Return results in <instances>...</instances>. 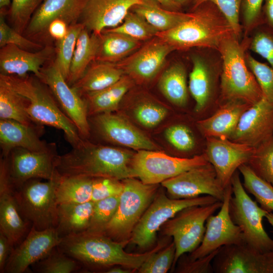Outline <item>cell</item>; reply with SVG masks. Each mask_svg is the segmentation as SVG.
I'll return each mask as SVG.
<instances>
[{
  "mask_svg": "<svg viewBox=\"0 0 273 273\" xmlns=\"http://www.w3.org/2000/svg\"><path fill=\"white\" fill-rule=\"evenodd\" d=\"M7 44H14L23 50H39L42 48L41 44L23 36L14 28L10 27L5 22L3 14L0 17V47Z\"/></svg>",
  "mask_w": 273,
  "mask_h": 273,
  "instance_id": "52",
  "label": "cell"
},
{
  "mask_svg": "<svg viewBox=\"0 0 273 273\" xmlns=\"http://www.w3.org/2000/svg\"><path fill=\"white\" fill-rule=\"evenodd\" d=\"M105 272L107 273H129L132 270L124 268L121 266L115 265L108 268Z\"/></svg>",
  "mask_w": 273,
  "mask_h": 273,
  "instance_id": "59",
  "label": "cell"
},
{
  "mask_svg": "<svg viewBox=\"0 0 273 273\" xmlns=\"http://www.w3.org/2000/svg\"><path fill=\"white\" fill-rule=\"evenodd\" d=\"M178 5H179L180 7H183L184 6H185L191 3L192 5L193 4V2L194 0H171Z\"/></svg>",
  "mask_w": 273,
  "mask_h": 273,
  "instance_id": "60",
  "label": "cell"
},
{
  "mask_svg": "<svg viewBox=\"0 0 273 273\" xmlns=\"http://www.w3.org/2000/svg\"><path fill=\"white\" fill-rule=\"evenodd\" d=\"M246 164L273 186V136L255 148Z\"/></svg>",
  "mask_w": 273,
  "mask_h": 273,
  "instance_id": "42",
  "label": "cell"
},
{
  "mask_svg": "<svg viewBox=\"0 0 273 273\" xmlns=\"http://www.w3.org/2000/svg\"><path fill=\"white\" fill-rule=\"evenodd\" d=\"M238 169L243 176L245 190L255 197L262 208L273 212V186L259 177L246 164L241 165Z\"/></svg>",
  "mask_w": 273,
  "mask_h": 273,
  "instance_id": "38",
  "label": "cell"
},
{
  "mask_svg": "<svg viewBox=\"0 0 273 273\" xmlns=\"http://www.w3.org/2000/svg\"><path fill=\"white\" fill-rule=\"evenodd\" d=\"M192 69L189 75V90L194 98L196 112L203 110L212 94L216 68L215 62L201 55L191 57Z\"/></svg>",
  "mask_w": 273,
  "mask_h": 273,
  "instance_id": "28",
  "label": "cell"
},
{
  "mask_svg": "<svg viewBox=\"0 0 273 273\" xmlns=\"http://www.w3.org/2000/svg\"><path fill=\"white\" fill-rule=\"evenodd\" d=\"M273 136V104L263 97L241 115L229 138L257 148Z\"/></svg>",
  "mask_w": 273,
  "mask_h": 273,
  "instance_id": "20",
  "label": "cell"
},
{
  "mask_svg": "<svg viewBox=\"0 0 273 273\" xmlns=\"http://www.w3.org/2000/svg\"><path fill=\"white\" fill-rule=\"evenodd\" d=\"M123 190L122 180L105 177H93L92 201L96 202L119 196Z\"/></svg>",
  "mask_w": 273,
  "mask_h": 273,
  "instance_id": "54",
  "label": "cell"
},
{
  "mask_svg": "<svg viewBox=\"0 0 273 273\" xmlns=\"http://www.w3.org/2000/svg\"><path fill=\"white\" fill-rule=\"evenodd\" d=\"M161 185L166 190L168 196L173 199L193 198L206 195L222 201L225 192V188L209 162L168 179Z\"/></svg>",
  "mask_w": 273,
  "mask_h": 273,
  "instance_id": "15",
  "label": "cell"
},
{
  "mask_svg": "<svg viewBox=\"0 0 273 273\" xmlns=\"http://www.w3.org/2000/svg\"><path fill=\"white\" fill-rule=\"evenodd\" d=\"M106 30L120 33L140 41L151 39L158 33L144 18L130 10L121 24Z\"/></svg>",
  "mask_w": 273,
  "mask_h": 273,
  "instance_id": "41",
  "label": "cell"
},
{
  "mask_svg": "<svg viewBox=\"0 0 273 273\" xmlns=\"http://www.w3.org/2000/svg\"><path fill=\"white\" fill-rule=\"evenodd\" d=\"M264 0H243L240 15L242 18V29L244 37L248 36L258 25L264 23L262 7Z\"/></svg>",
  "mask_w": 273,
  "mask_h": 273,
  "instance_id": "50",
  "label": "cell"
},
{
  "mask_svg": "<svg viewBox=\"0 0 273 273\" xmlns=\"http://www.w3.org/2000/svg\"><path fill=\"white\" fill-rule=\"evenodd\" d=\"M41 75L40 80L49 87L62 111L86 140L90 136V128L83 98L68 84L55 62L42 67Z\"/></svg>",
  "mask_w": 273,
  "mask_h": 273,
  "instance_id": "12",
  "label": "cell"
},
{
  "mask_svg": "<svg viewBox=\"0 0 273 273\" xmlns=\"http://www.w3.org/2000/svg\"><path fill=\"white\" fill-rule=\"evenodd\" d=\"M43 0H12L10 11L13 28L22 33Z\"/></svg>",
  "mask_w": 273,
  "mask_h": 273,
  "instance_id": "47",
  "label": "cell"
},
{
  "mask_svg": "<svg viewBox=\"0 0 273 273\" xmlns=\"http://www.w3.org/2000/svg\"><path fill=\"white\" fill-rule=\"evenodd\" d=\"M265 218L273 228V212H267L265 215Z\"/></svg>",
  "mask_w": 273,
  "mask_h": 273,
  "instance_id": "61",
  "label": "cell"
},
{
  "mask_svg": "<svg viewBox=\"0 0 273 273\" xmlns=\"http://www.w3.org/2000/svg\"><path fill=\"white\" fill-rule=\"evenodd\" d=\"M134 154L127 150L95 145L83 140L70 152L57 156L56 168L61 176L105 177L122 180L134 177L131 165Z\"/></svg>",
  "mask_w": 273,
  "mask_h": 273,
  "instance_id": "2",
  "label": "cell"
},
{
  "mask_svg": "<svg viewBox=\"0 0 273 273\" xmlns=\"http://www.w3.org/2000/svg\"><path fill=\"white\" fill-rule=\"evenodd\" d=\"M167 141L177 150L188 152L192 150L195 145V138L191 130L182 124H175L165 130Z\"/></svg>",
  "mask_w": 273,
  "mask_h": 273,
  "instance_id": "53",
  "label": "cell"
},
{
  "mask_svg": "<svg viewBox=\"0 0 273 273\" xmlns=\"http://www.w3.org/2000/svg\"><path fill=\"white\" fill-rule=\"evenodd\" d=\"M54 53V49L51 46L31 52L14 44H7L0 50L1 74L25 76L32 72L40 79L41 67L51 59Z\"/></svg>",
  "mask_w": 273,
  "mask_h": 273,
  "instance_id": "24",
  "label": "cell"
},
{
  "mask_svg": "<svg viewBox=\"0 0 273 273\" xmlns=\"http://www.w3.org/2000/svg\"><path fill=\"white\" fill-rule=\"evenodd\" d=\"M246 61L260 86L263 97L273 104V68L257 61L249 54H246Z\"/></svg>",
  "mask_w": 273,
  "mask_h": 273,
  "instance_id": "46",
  "label": "cell"
},
{
  "mask_svg": "<svg viewBox=\"0 0 273 273\" xmlns=\"http://www.w3.org/2000/svg\"><path fill=\"white\" fill-rule=\"evenodd\" d=\"M57 151L38 152L16 148L6 159L9 180L13 187L32 178L51 180L61 176L56 168Z\"/></svg>",
  "mask_w": 273,
  "mask_h": 273,
  "instance_id": "14",
  "label": "cell"
},
{
  "mask_svg": "<svg viewBox=\"0 0 273 273\" xmlns=\"http://www.w3.org/2000/svg\"><path fill=\"white\" fill-rule=\"evenodd\" d=\"M193 16L175 27L158 32L174 51L204 48L217 51L221 41L234 33L227 19L212 3L206 2L192 10Z\"/></svg>",
  "mask_w": 273,
  "mask_h": 273,
  "instance_id": "3",
  "label": "cell"
},
{
  "mask_svg": "<svg viewBox=\"0 0 273 273\" xmlns=\"http://www.w3.org/2000/svg\"><path fill=\"white\" fill-rule=\"evenodd\" d=\"M0 79L27 99V112L36 124L62 130L72 148L82 142L84 139L75 125L62 111L49 87L38 77L34 75L18 76L1 74Z\"/></svg>",
  "mask_w": 273,
  "mask_h": 273,
  "instance_id": "4",
  "label": "cell"
},
{
  "mask_svg": "<svg viewBox=\"0 0 273 273\" xmlns=\"http://www.w3.org/2000/svg\"><path fill=\"white\" fill-rule=\"evenodd\" d=\"M243 0H194L191 10L206 2L214 4L231 25L236 36L240 39L242 26L240 23L241 7Z\"/></svg>",
  "mask_w": 273,
  "mask_h": 273,
  "instance_id": "48",
  "label": "cell"
},
{
  "mask_svg": "<svg viewBox=\"0 0 273 273\" xmlns=\"http://www.w3.org/2000/svg\"><path fill=\"white\" fill-rule=\"evenodd\" d=\"M133 82L129 76L124 75L119 80L107 88L82 95L87 106L88 117L116 110Z\"/></svg>",
  "mask_w": 273,
  "mask_h": 273,
  "instance_id": "29",
  "label": "cell"
},
{
  "mask_svg": "<svg viewBox=\"0 0 273 273\" xmlns=\"http://www.w3.org/2000/svg\"><path fill=\"white\" fill-rule=\"evenodd\" d=\"M174 51L168 43L155 36L116 65L134 81L147 83L159 73L167 56Z\"/></svg>",
  "mask_w": 273,
  "mask_h": 273,
  "instance_id": "19",
  "label": "cell"
},
{
  "mask_svg": "<svg viewBox=\"0 0 273 273\" xmlns=\"http://www.w3.org/2000/svg\"><path fill=\"white\" fill-rule=\"evenodd\" d=\"M86 0H44L33 14L25 29L29 37L48 33L52 21L60 19L68 25L79 20Z\"/></svg>",
  "mask_w": 273,
  "mask_h": 273,
  "instance_id": "25",
  "label": "cell"
},
{
  "mask_svg": "<svg viewBox=\"0 0 273 273\" xmlns=\"http://www.w3.org/2000/svg\"><path fill=\"white\" fill-rule=\"evenodd\" d=\"M158 85L161 93L172 104L180 107L186 104L187 72L182 64L175 63L167 68L161 74Z\"/></svg>",
  "mask_w": 273,
  "mask_h": 273,
  "instance_id": "36",
  "label": "cell"
},
{
  "mask_svg": "<svg viewBox=\"0 0 273 273\" xmlns=\"http://www.w3.org/2000/svg\"><path fill=\"white\" fill-rule=\"evenodd\" d=\"M128 243L115 241L102 234L85 231L62 238L58 247L86 267L109 268L119 265L134 271L152 254L168 244L161 242L150 251L133 254L124 250Z\"/></svg>",
  "mask_w": 273,
  "mask_h": 273,
  "instance_id": "1",
  "label": "cell"
},
{
  "mask_svg": "<svg viewBox=\"0 0 273 273\" xmlns=\"http://www.w3.org/2000/svg\"><path fill=\"white\" fill-rule=\"evenodd\" d=\"M14 246L8 237L0 231V272L4 273L6 262Z\"/></svg>",
  "mask_w": 273,
  "mask_h": 273,
  "instance_id": "55",
  "label": "cell"
},
{
  "mask_svg": "<svg viewBox=\"0 0 273 273\" xmlns=\"http://www.w3.org/2000/svg\"><path fill=\"white\" fill-rule=\"evenodd\" d=\"M218 201L206 195L188 199H173L163 192H157L153 200L135 226L129 243L145 250L156 242L157 232L167 220L181 210L193 206L207 205Z\"/></svg>",
  "mask_w": 273,
  "mask_h": 273,
  "instance_id": "9",
  "label": "cell"
},
{
  "mask_svg": "<svg viewBox=\"0 0 273 273\" xmlns=\"http://www.w3.org/2000/svg\"><path fill=\"white\" fill-rule=\"evenodd\" d=\"M247 37L240 42L234 33L225 36L217 51L221 59L220 90L222 97L252 105L263 97L260 86L246 61Z\"/></svg>",
  "mask_w": 273,
  "mask_h": 273,
  "instance_id": "5",
  "label": "cell"
},
{
  "mask_svg": "<svg viewBox=\"0 0 273 273\" xmlns=\"http://www.w3.org/2000/svg\"><path fill=\"white\" fill-rule=\"evenodd\" d=\"M96 62L71 86L80 96L107 88L119 80L125 74L116 64Z\"/></svg>",
  "mask_w": 273,
  "mask_h": 273,
  "instance_id": "31",
  "label": "cell"
},
{
  "mask_svg": "<svg viewBox=\"0 0 273 273\" xmlns=\"http://www.w3.org/2000/svg\"><path fill=\"white\" fill-rule=\"evenodd\" d=\"M262 13L265 24L273 27V0H264Z\"/></svg>",
  "mask_w": 273,
  "mask_h": 273,
  "instance_id": "57",
  "label": "cell"
},
{
  "mask_svg": "<svg viewBox=\"0 0 273 273\" xmlns=\"http://www.w3.org/2000/svg\"><path fill=\"white\" fill-rule=\"evenodd\" d=\"M141 0H86L79 20L84 27L100 34L108 27L120 25L127 14Z\"/></svg>",
  "mask_w": 273,
  "mask_h": 273,
  "instance_id": "22",
  "label": "cell"
},
{
  "mask_svg": "<svg viewBox=\"0 0 273 273\" xmlns=\"http://www.w3.org/2000/svg\"><path fill=\"white\" fill-rule=\"evenodd\" d=\"M93 181V177L86 176H61L56 193L58 205L92 201Z\"/></svg>",
  "mask_w": 273,
  "mask_h": 273,
  "instance_id": "37",
  "label": "cell"
},
{
  "mask_svg": "<svg viewBox=\"0 0 273 273\" xmlns=\"http://www.w3.org/2000/svg\"><path fill=\"white\" fill-rule=\"evenodd\" d=\"M222 201L186 208L167 220L162 226V233L172 238L175 254L172 269L173 270L179 258L190 253L201 244L206 230L207 218L220 209Z\"/></svg>",
  "mask_w": 273,
  "mask_h": 273,
  "instance_id": "10",
  "label": "cell"
},
{
  "mask_svg": "<svg viewBox=\"0 0 273 273\" xmlns=\"http://www.w3.org/2000/svg\"><path fill=\"white\" fill-rule=\"evenodd\" d=\"M144 18L158 32L171 29L193 16L181 11L169 10L154 0H144L130 10Z\"/></svg>",
  "mask_w": 273,
  "mask_h": 273,
  "instance_id": "33",
  "label": "cell"
},
{
  "mask_svg": "<svg viewBox=\"0 0 273 273\" xmlns=\"http://www.w3.org/2000/svg\"><path fill=\"white\" fill-rule=\"evenodd\" d=\"M248 40V49L265 59L273 68V27L263 23L252 32Z\"/></svg>",
  "mask_w": 273,
  "mask_h": 273,
  "instance_id": "43",
  "label": "cell"
},
{
  "mask_svg": "<svg viewBox=\"0 0 273 273\" xmlns=\"http://www.w3.org/2000/svg\"><path fill=\"white\" fill-rule=\"evenodd\" d=\"M62 239L55 228L37 230L31 227L26 237L13 248L4 272H24L58 246Z\"/></svg>",
  "mask_w": 273,
  "mask_h": 273,
  "instance_id": "17",
  "label": "cell"
},
{
  "mask_svg": "<svg viewBox=\"0 0 273 273\" xmlns=\"http://www.w3.org/2000/svg\"><path fill=\"white\" fill-rule=\"evenodd\" d=\"M256 148L225 138H207L206 155L221 186L231 184L237 169L250 159Z\"/></svg>",
  "mask_w": 273,
  "mask_h": 273,
  "instance_id": "18",
  "label": "cell"
},
{
  "mask_svg": "<svg viewBox=\"0 0 273 273\" xmlns=\"http://www.w3.org/2000/svg\"><path fill=\"white\" fill-rule=\"evenodd\" d=\"M93 116L98 133L106 141L138 150H158V146L123 116L108 112Z\"/></svg>",
  "mask_w": 273,
  "mask_h": 273,
  "instance_id": "21",
  "label": "cell"
},
{
  "mask_svg": "<svg viewBox=\"0 0 273 273\" xmlns=\"http://www.w3.org/2000/svg\"><path fill=\"white\" fill-rule=\"evenodd\" d=\"M42 132L15 120L0 119L1 157H8L16 148L38 152L56 151L55 143H48L40 139Z\"/></svg>",
  "mask_w": 273,
  "mask_h": 273,
  "instance_id": "26",
  "label": "cell"
},
{
  "mask_svg": "<svg viewBox=\"0 0 273 273\" xmlns=\"http://www.w3.org/2000/svg\"><path fill=\"white\" fill-rule=\"evenodd\" d=\"M100 35V34H99ZM99 35L89 34L85 27L81 30L77 40L71 60L67 83L72 86L84 74L87 67L95 61L99 43Z\"/></svg>",
  "mask_w": 273,
  "mask_h": 273,
  "instance_id": "34",
  "label": "cell"
},
{
  "mask_svg": "<svg viewBox=\"0 0 273 273\" xmlns=\"http://www.w3.org/2000/svg\"><path fill=\"white\" fill-rule=\"evenodd\" d=\"M208 162L205 154L184 158L141 150L134 154L131 165L134 177L145 184L156 185Z\"/></svg>",
  "mask_w": 273,
  "mask_h": 273,
  "instance_id": "11",
  "label": "cell"
},
{
  "mask_svg": "<svg viewBox=\"0 0 273 273\" xmlns=\"http://www.w3.org/2000/svg\"><path fill=\"white\" fill-rule=\"evenodd\" d=\"M68 25L66 22L62 19H55L49 24L48 33L52 38L59 41L67 34L69 28Z\"/></svg>",
  "mask_w": 273,
  "mask_h": 273,
  "instance_id": "56",
  "label": "cell"
},
{
  "mask_svg": "<svg viewBox=\"0 0 273 273\" xmlns=\"http://www.w3.org/2000/svg\"><path fill=\"white\" fill-rule=\"evenodd\" d=\"M167 113L166 108L151 102L140 103L133 111L136 120L147 128L157 126L166 118Z\"/></svg>",
  "mask_w": 273,
  "mask_h": 273,
  "instance_id": "49",
  "label": "cell"
},
{
  "mask_svg": "<svg viewBox=\"0 0 273 273\" xmlns=\"http://www.w3.org/2000/svg\"><path fill=\"white\" fill-rule=\"evenodd\" d=\"M31 266L34 272L39 273H70L79 270L82 266L78 261L61 251L58 246Z\"/></svg>",
  "mask_w": 273,
  "mask_h": 273,
  "instance_id": "39",
  "label": "cell"
},
{
  "mask_svg": "<svg viewBox=\"0 0 273 273\" xmlns=\"http://www.w3.org/2000/svg\"><path fill=\"white\" fill-rule=\"evenodd\" d=\"M28 100L0 79V119L19 122L43 132V126L36 124L28 115Z\"/></svg>",
  "mask_w": 273,
  "mask_h": 273,
  "instance_id": "35",
  "label": "cell"
},
{
  "mask_svg": "<svg viewBox=\"0 0 273 273\" xmlns=\"http://www.w3.org/2000/svg\"><path fill=\"white\" fill-rule=\"evenodd\" d=\"M232 195L231 183L225 188L219 212L216 215L210 216L206 220L205 232L201 244L188 255L191 259L205 256L223 246L245 244L240 229L234 223L230 215L229 205Z\"/></svg>",
  "mask_w": 273,
  "mask_h": 273,
  "instance_id": "13",
  "label": "cell"
},
{
  "mask_svg": "<svg viewBox=\"0 0 273 273\" xmlns=\"http://www.w3.org/2000/svg\"><path fill=\"white\" fill-rule=\"evenodd\" d=\"M218 249L194 259H191L187 253L184 254L178 259L173 270L178 273H213L212 261Z\"/></svg>",
  "mask_w": 273,
  "mask_h": 273,
  "instance_id": "51",
  "label": "cell"
},
{
  "mask_svg": "<svg viewBox=\"0 0 273 273\" xmlns=\"http://www.w3.org/2000/svg\"><path fill=\"white\" fill-rule=\"evenodd\" d=\"M61 178H32L13 187L14 194L23 218L37 230L55 228L57 224L56 189Z\"/></svg>",
  "mask_w": 273,
  "mask_h": 273,
  "instance_id": "7",
  "label": "cell"
},
{
  "mask_svg": "<svg viewBox=\"0 0 273 273\" xmlns=\"http://www.w3.org/2000/svg\"><path fill=\"white\" fill-rule=\"evenodd\" d=\"M122 181L123 190L117 210L101 234L117 242L129 243L135 226L158 192L159 184H145L136 177Z\"/></svg>",
  "mask_w": 273,
  "mask_h": 273,
  "instance_id": "6",
  "label": "cell"
},
{
  "mask_svg": "<svg viewBox=\"0 0 273 273\" xmlns=\"http://www.w3.org/2000/svg\"><path fill=\"white\" fill-rule=\"evenodd\" d=\"M142 1L144 0H141ZM158 2L162 7L166 9L175 11H180L181 7L173 2L171 0H154Z\"/></svg>",
  "mask_w": 273,
  "mask_h": 273,
  "instance_id": "58",
  "label": "cell"
},
{
  "mask_svg": "<svg viewBox=\"0 0 273 273\" xmlns=\"http://www.w3.org/2000/svg\"><path fill=\"white\" fill-rule=\"evenodd\" d=\"M212 265L216 273H273V250L260 252L245 244L219 248Z\"/></svg>",
  "mask_w": 273,
  "mask_h": 273,
  "instance_id": "16",
  "label": "cell"
},
{
  "mask_svg": "<svg viewBox=\"0 0 273 273\" xmlns=\"http://www.w3.org/2000/svg\"><path fill=\"white\" fill-rule=\"evenodd\" d=\"M31 228L21 216L7 169L6 159L0 160V231L14 247L26 237Z\"/></svg>",
  "mask_w": 273,
  "mask_h": 273,
  "instance_id": "23",
  "label": "cell"
},
{
  "mask_svg": "<svg viewBox=\"0 0 273 273\" xmlns=\"http://www.w3.org/2000/svg\"><path fill=\"white\" fill-rule=\"evenodd\" d=\"M233 195L230 216L240 229L245 244L260 252L273 250V239L264 229L262 220L267 211L259 206L247 193L237 171L231 179Z\"/></svg>",
  "mask_w": 273,
  "mask_h": 273,
  "instance_id": "8",
  "label": "cell"
},
{
  "mask_svg": "<svg viewBox=\"0 0 273 273\" xmlns=\"http://www.w3.org/2000/svg\"><path fill=\"white\" fill-rule=\"evenodd\" d=\"M119 196H115L95 202L88 232L101 234L114 215L119 203Z\"/></svg>",
  "mask_w": 273,
  "mask_h": 273,
  "instance_id": "44",
  "label": "cell"
},
{
  "mask_svg": "<svg viewBox=\"0 0 273 273\" xmlns=\"http://www.w3.org/2000/svg\"><path fill=\"white\" fill-rule=\"evenodd\" d=\"M11 1V0H0V8L2 9L9 6Z\"/></svg>",
  "mask_w": 273,
  "mask_h": 273,
  "instance_id": "62",
  "label": "cell"
},
{
  "mask_svg": "<svg viewBox=\"0 0 273 273\" xmlns=\"http://www.w3.org/2000/svg\"><path fill=\"white\" fill-rule=\"evenodd\" d=\"M142 41L126 35L104 30L99 35V43L95 61L114 63L120 62L138 50Z\"/></svg>",
  "mask_w": 273,
  "mask_h": 273,
  "instance_id": "32",
  "label": "cell"
},
{
  "mask_svg": "<svg viewBox=\"0 0 273 273\" xmlns=\"http://www.w3.org/2000/svg\"><path fill=\"white\" fill-rule=\"evenodd\" d=\"M250 106L241 101H228L213 115L198 121V126L207 138L229 139L241 115Z\"/></svg>",
  "mask_w": 273,
  "mask_h": 273,
  "instance_id": "27",
  "label": "cell"
},
{
  "mask_svg": "<svg viewBox=\"0 0 273 273\" xmlns=\"http://www.w3.org/2000/svg\"><path fill=\"white\" fill-rule=\"evenodd\" d=\"M84 27L80 22L70 25L66 36L58 41L57 55L54 62L66 80L69 77L70 66L77 40Z\"/></svg>",
  "mask_w": 273,
  "mask_h": 273,
  "instance_id": "40",
  "label": "cell"
},
{
  "mask_svg": "<svg viewBox=\"0 0 273 273\" xmlns=\"http://www.w3.org/2000/svg\"><path fill=\"white\" fill-rule=\"evenodd\" d=\"M95 202L58 205L56 229L61 238L87 231Z\"/></svg>",
  "mask_w": 273,
  "mask_h": 273,
  "instance_id": "30",
  "label": "cell"
},
{
  "mask_svg": "<svg viewBox=\"0 0 273 273\" xmlns=\"http://www.w3.org/2000/svg\"><path fill=\"white\" fill-rule=\"evenodd\" d=\"M175 254L172 241L152 254L138 269L140 273H166L172 267Z\"/></svg>",
  "mask_w": 273,
  "mask_h": 273,
  "instance_id": "45",
  "label": "cell"
}]
</instances>
